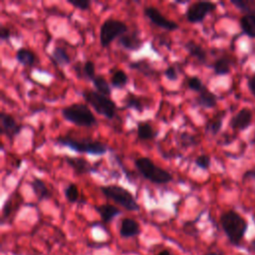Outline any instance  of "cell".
Wrapping results in <instances>:
<instances>
[{"mask_svg": "<svg viewBox=\"0 0 255 255\" xmlns=\"http://www.w3.org/2000/svg\"><path fill=\"white\" fill-rule=\"evenodd\" d=\"M219 221L229 242L233 245H239L247 231V221L234 210L223 212Z\"/></svg>", "mask_w": 255, "mask_h": 255, "instance_id": "6da1fadb", "label": "cell"}, {"mask_svg": "<svg viewBox=\"0 0 255 255\" xmlns=\"http://www.w3.org/2000/svg\"><path fill=\"white\" fill-rule=\"evenodd\" d=\"M55 142L77 152L93 155H103L110 149V147L102 141L92 138H75L69 135H60L55 139Z\"/></svg>", "mask_w": 255, "mask_h": 255, "instance_id": "7a4b0ae2", "label": "cell"}, {"mask_svg": "<svg viewBox=\"0 0 255 255\" xmlns=\"http://www.w3.org/2000/svg\"><path fill=\"white\" fill-rule=\"evenodd\" d=\"M134 165L143 178L154 184H166L173 179L170 172L157 166L149 157L142 156L136 158Z\"/></svg>", "mask_w": 255, "mask_h": 255, "instance_id": "3957f363", "label": "cell"}, {"mask_svg": "<svg viewBox=\"0 0 255 255\" xmlns=\"http://www.w3.org/2000/svg\"><path fill=\"white\" fill-rule=\"evenodd\" d=\"M81 95L87 104L97 112V114L107 118L108 120H113L115 118L118 107L110 97L104 96L97 91L89 89L83 90Z\"/></svg>", "mask_w": 255, "mask_h": 255, "instance_id": "277c9868", "label": "cell"}, {"mask_svg": "<svg viewBox=\"0 0 255 255\" xmlns=\"http://www.w3.org/2000/svg\"><path fill=\"white\" fill-rule=\"evenodd\" d=\"M63 118L78 127L90 128L97 125V119L86 104L74 103L62 109Z\"/></svg>", "mask_w": 255, "mask_h": 255, "instance_id": "5b68a950", "label": "cell"}, {"mask_svg": "<svg viewBox=\"0 0 255 255\" xmlns=\"http://www.w3.org/2000/svg\"><path fill=\"white\" fill-rule=\"evenodd\" d=\"M100 189L107 198L112 199L125 209L128 211H137L139 209V205L133 194L125 187L117 184H110L102 185L100 186Z\"/></svg>", "mask_w": 255, "mask_h": 255, "instance_id": "8992f818", "label": "cell"}, {"mask_svg": "<svg viewBox=\"0 0 255 255\" xmlns=\"http://www.w3.org/2000/svg\"><path fill=\"white\" fill-rule=\"evenodd\" d=\"M128 32V26L125 22L109 18L105 20L100 28V43L103 48L108 47L115 39L120 38Z\"/></svg>", "mask_w": 255, "mask_h": 255, "instance_id": "52a82bcc", "label": "cell"}, {"mask_svg": "<svg viewBox=\"0 0 255 255\" xmlns=\"http://www.w3.org/2000/svg\"><path fill=\"white\" fill-rule=\"evenodd\" d=\"M217 5L210 1H196L188 5L185 11L186 20L191 24L202 22L206 16L216 10Z\"/></svg>", "mask_w": 255, "mask_h": 255, "instance_id": "ba28073f", "label": "cell"}, {"mask_svg": "<svg viewBox=\"0 0 255 255\" xmlns=\"http://www.w3.org/2000/svg\"><path fill=\"white\" fill-rule=\"evenodd\" d=\"M144 15L149 19L151 23L156 25L159 28H162L167 31H174L179 28L178 24L175 21L165 18L162 13L153 6H147L143 10Z\"/></svg>", "mask_w": 255, "mask_h": 255, "instance_id": "9c48e42d", "label": "cell"}, {"mask_svg": "<svg viewBox=\"0 0 255 255\" xmlns=\"http://www.w3.org/2000/svg\"><path fill=\"white\" fill-rule=\"evenodd\" d=\"M0 125L1 134L6 135L10 140H13L23 128V126L19 125L11 115L5 112L0 113Z\"/></svg>", "mask_w": 255, "mask_h": 255, "instance_id": "30bf717a", "label": "cell"}, {"mask_svg": "<svg viewBox=\"0 0 255 255\" xmlns=\"http://www.w3.org/2000/svg\"><path fill=\"white\" fill-rule=\"evenodd\" d=\"M66 163L74 170L75 174L83 175L89 174L97 171V166L91 164L87 159L83 157H76V156H64Z\"/></svg>", "mask_w": 255, "mask_h": 255, "instance_id": "8fae6325", "label": "cell"}, {"mask_svg": "<svg viewBox=\"0 0 255 255\" xmlns=\"http://www.w3.org/2000/svg\"><path fill=\"white\" fill-rule=\"evenodd\" d=\"M252 123V112L248 108L241 109L229 122L231 128L235 130H244Z\"/></svg>", "mask_w": 255, "mask_h": 255, "instance_id": "7c38bea8", "label": "cell"}, {"mask_svg": "<svg viewBox=\"0 0 255 255\" xmlns=\"http://www.w3.org/2000/svg\"><path fill=\"white\" fill-rule=\"evenodd\" d=\"M119 45L128 51H137L143 45V41L140 39L137 32H127L119 38Z\"/></svg>", "mask_w": 255, "mask_h": 255, "instance_id": "4fadbf2b", "label": "cell"}, {"mask_svg": "<svg viewBox=\"0 0 255 255\" xmlns=\"http://www.w3.org/2000/svg\"><path fill=\"white\" fill-rule=\"evenodd\" d=\"M120 236L123 238L135 237L140 233V226L138 222L132 218H124L120 224Z\"/></svg>", "mask_w": 255, "mask_h": 255, "instance_id": "5bb4252c", "label": "cell"}, {"mask_svg": "<svg viewBox=\"0 0 255 255\" xmlns=\"http://www.w3.org/2000/svg\"><path fill=\"white\" fill-rule=\"evenodd\" d=\"M183 47L188 52V54L191 57L195 58L199 63H201V64H205L206 63L207 53L202 48V46H200L199 44H197L193 40H188L187 42L184 43Z\"/></svg>", "mask_w": 255, "mask_h": 255, "instance_id": "9a60e30c", "label": "cell"}, {"mask_svg": "<svg viewBox=\"0 0 255 255\" xmlns=\"http://www.w3.org/2000/svg\"><path fill=\"white\" fill-rule=\"evenodd\" d=\"M95 210L99 213V215L104 223L111 222L115 217H117L118 215L121 214V210L118 207H116L112 204H108V203L95 206Z\"/></svg>", "mask_w": 255, "mask_h": 255, "instance_id": "2e32d148", "label": "cell"}, {"mask_svg": "<svg viewBox=\"0 0 255 255\" xmlns=\"http://www.w3.org/2000/svg\"><path fill=\"white\" fill-rule=\"evenodd\" d=\"M30 185L32 187V190L34 194L36 195L38 201H42L45 199H48L51 197V192L48 189L46 183L39 177L34 176L32 181L30 182Z\"/></svg>", "mask_w": 255, "mask_h": 255, "instance_id": "e0dca14e", "label": "cell"}, {"mask_svg": "<svg viewBox=\"0 0 255 255\" xmlns=\"http://www.w3.org/2000/svg\"><path fill=\"white\" fill-rule=\"evenodd\" d=\"M15 59L17 60V62H19L20 64L27 66V67H32L37 62L36 54L33 51H31L30 49H27L24 47L19 48L16 51Z\"/></svg>", "mask_w": 255, "mask_h": 255, "instance_id": "ac0fdd59", "label": "cell"}, {"mask_svg": "<svg viewBox=\"0 0 255 255\" xmlns=\"http://www.w3.org/2000/svg\"><path fill=\"white\" fill-rule=\"evenodd\" d=\"M195 102L198 106L205 108V109H212L217 104V97L214 93L209 91L207 88L198 94L195 98Z\"/></svg>", "mask_w": 255, "mask_h": 255, "instance_id": "d6986e66", "label": "cell"}, {"mask_svg": "<svg viewBox=\"0 0 255 255\" xmlns=\"http://www.w3.org/2000/svg\"><path fill=\"white\" fill-rule=\"evenodd\" d=\"M240 28L245 35L255 38V13L244 14L240 18Z\"/></svg>", "mask_w": 255, "mask_h": 255, "instance_id": "ffe728a7", "label": "cell"}, {"mask_svg": "<svg viewBox=\"0 0 255 255\" xmlns=\"http://www.w3.org/2000/svg\"><path fill=\"white\" fill-rule=\"evenodd\" d=\"M136 133L141 140H151L156 137L157 130H155L147 122H139L136 126Z\"/></svg>", "mask_w": 255, "mask_h": 255, "instance_id": "44dd1931", "label": "cell"}, {"mask_svg": "<svg viewBox=\"0 0 255 255\" xmlns=\"http://www.w3.org/2000/svg\"><path fill=\"white\" fill-rule=\"evenodd\" d=\"M232 63H233V61L227 56H222V57L218 58L217 60H215V62L212 65L215 75L224 76V75L229 74L230 70H231Z\"/></svg>", "mask_w": 255, "mask_h": 255, "instance_id": "7402d4cb", "label": "cell"}, {"mask_svg": "<svg viewBox=\"0 0 255 255\" xmlns=\"http://www.w3.org/2000/svg\"><path fill=\"white\" fill-rule=\"evenodd\" d=\"M50 58L54 61V63H56L57 65H59L61 67L67 66L71 63L70 56H69L67 50L63 47H55L51 53Z\"/></svg>", "mask_w": 255, "mask_h": 255, "instance_id": "603a6c76", "label": "cell"}, {"mask_svg": "<svg viewBox=\"0 0 255 255\" xmlns=\"http://www.w3.org/2000/svg\"><path fill=\"white\" fill-rule=\"evenodd\" d=\"M94 88L96 91L104 96L109 97L112 94V86L111 84L106 80L105 77L101 75H97L95 79L92 81Z\"/></svg>", "mask_w": 255, "mask_h": 255, "instance_id": "cb8c5ba5", "label": "cell"}, {"mask_svg": "<svg viewBox=\"0 0 255 255\" xmlns=\"http://www.w3.org/2000/svg\"><path fill=\"white\" fill-rule=\"evenodd\" d=\"M223 117H224V113H220L216 115L214 118L210 119L205 125L206 132L212 135H216L221 130L222 124H223Z\"/></svg>", "mask_w": 255, "mask_h": 255, "instance_id": "d4e9b609", "label": "cell"}, {"mask_svg": "<svg viewBox=\"0 0 255 255\" xmlns=\"http://www.w3.org/2000/svg\"><path fill=\"white\" fill-rule=\"evenodd\" d=\"M128 83V77L123 70H117L113 73V76L111 78V86L114 88L122 89L125 86H127Z\"/></svg>", "mask_w": 255, "mask_h": 255, "instance_id": "484cf974", "label": "cell"}, {"mask_svg": "<svg viewBox=\"0 0 255 255\" xmlns=\"http://www.w3.org/2000/svg\"><path fill=\"white\" fill-rule=\"evenodd\" d=\"M130 69L136 70L142 74H144L145 76H151L153 73V69L152 67L149 65V63H147L145 60H140V61H135V62H130L128 64Z\"/></svg>", "mask_w": 255, "mask_h": 255, "instance_id": "4316f807", "label": "cell"}, {"mask_svg": "<svg viewBox=\"0 0 255 255\" xmlns=\"http://www.w3.org/2000/svg\"><path fill=\"white\" fill-rule=\"evenodd\" d=\"M124 104H125L126 108L135 110L138 113H140L143 110L142 103H141L140 99L132 94H128L126 96V98L124 100Z\"/></svg>", "mask_w": 255, "mask_h": 255, "instance_id": "83f0119b", "label": "cell"}, {"mask_svg": "<svg viewBox=\"0 0 255 255\" xmlns=\"http://www.w3.org/2000/svg\"><path fill=\"white\" fill-rule=\"evenodd\" d=\"M64 195H65L66 199L71 203H75V202L79 201L80 193H79L78 186L74 183H69L64 189Z\"/></svg>", "mask_w": 255, "mask_h": 255, "instance_id": "f1b7e54d", "label": "cell"}, {"mask_svg": "<svg viewBox=\"0 0 255 255\" xmlns=\"http://www.w3.org/2000/svg\"><path fill=\"white\" fill-rule=\"evenodd\" d=\"M186 84H187V87L189 90L193 91V92H196V93H201L203 92L205 89H206V86L202 83V81L196 77V76H191L189 78H187V81H186Z\"/></svg>", "mask_w": 255, "mask_h": 255, "instance_id": "f546056e", "label": "cell"}, {"mask_svg": "<svg viewBox=\"0 0 255 255\" xmlns=\"http://www.w3.org/2000/svg\"><path fill=\"white\" fill-rule=\"evenodd\" d=\"M83 76L85 80L88 81H93L95 79L96 75V67L94 62L88 60L83 64Z\"/></svg>", "mask_w": 255, "mask_h": 255, "instance_id": "4dcf8cb0", "label": "cell"}, {"mask_svg": "<svg viewBox=\"0 0 255 255\" xmlns=\"http://www.w3.org/2000/svg\"><path fill=\"white\" fill-rule=\"evenodd\" d=\"M179 142L181 143L182 146H190V145H196L198 143V140L195 135L183 132L179 135Z\"/></svg>", "mask_w": 255, "mask_h": 255, "instance_id": "1f68e13d", "label": "cell"}, {"mask_svg": "<svg viewBox=\"0 0 255 255\" xmlns=\"http://www.w3.org/2000/svg\"><path fill=\"white\" fill-rule=\"evenodd\" d=\"M194 163L196 164V166H198L199 168L201 169H208L210 167V163H211V160H210V156L207 155V154H200L198 155L195 160H194Z\"/></svg>", "mask_w": 255, "mask_h": 255, "instance_id": "d6a6232c", "label": "cell"}, {"mask_svg": "<svg viewBox=\"0 0 255 255\" xmlns=\"http://www.w3.org/2000/svg\"><path fill=\"white\" fill-rule=\"evenodd\" d=\"M231 3L238 8L239 10H241L242 12H244L245 14H249V13H255V11H253L251 9L250 6V2L245 1V0H231Z\"/></svg>", "mask_w": 255, "mask_h": 255, "instance_id": "836d02e7", "label": "cell"}, {"mask_svg": "<svg viewBox=\"0 0 255 255\" xmlns=\"http://www.w3.org/2000/svg\"><path fill=\"white\" fill-rule=\"evenodd\" d=\"M68 3L80 10H88L91 7L92 2L90 0H68Z\"/></svg>", "mask_w": 255, "mask_h": 255, "instance_id": "e575fe53", "label": "cell"}, {"mask_svg": "<svg viewBox=\"0 0 255 255\" xmlns=\"http://www.w3.org/2000/svg\"><path fill=\"white\" fill-rule=\"evenodd\" d=\"M165 78L169 81H176L178 79V73L177 70L175 69V67L173 66H168L164 72H163Z\"/></svg>", "mask_w": 255, "mask_h": 255, "instance_id": "d590c367", "label": "cell"}, {"mask_svg": "<svg viewBox=\"0 0 255 255\" xmlns=\"http://www.w3.org/2000/svg\"><path fill=\"white\" fill-rule=\"evenodd\" d=\"M11 37V32L8 27L1 25L0 26V39L2 41H9Z\"/></svg>", "mask_w": 255, "mask_h": 255, "instance_id": "8d00e7d4", "label": "cell"}, {"mask_svg": "<svg viewBox=\"0 0 255 255\" xmlns=\"http://www.w3.org/2000/svg\"><path fill=\"white\" fill-rule=\"evenodd\" d=\"M73 70H74V72L76 73V75H77V77L79 79H84V76H83V64H82V62H76L73 65Z\"/></svg>", "mask_w": 255, "mask_h": 255, "instance_id": "74e56055", "label": "cell"}, {"mask_svg": "<svg viewBox=\"0 0 255 255\" xmlns=\"http://www.w3.org/2000/svg\"><path fill=\"white\" fill-rule=\"evenodd\" d=\"M247 86H248V88H249L250 93H251V94L254 96V98H255V74L252 75V76L249 78V80H248V82H247Z\"/></svg>", "mask_w": 255, "mask_h": 255, "instance_id": "f35d334b", "label": "cell"}, {"mask_svg": "<svg viewBox=\"0 0 255 255\" xmlns=\"http://www.w3.org/2000/svg\"><path fill=\"white\" fill-rule=\"evenodd\" d=\"M244 180L245 179H248V178H255V169H250L248 171H246L244 174H243V177H242Z\"/></svg>", "mask_w": 255, "mask_h": 255, "instance_id": "ab89813d", "label": "cell"}, {"mask_svg": "<svg viewBox=\"0 0 255 255\" xmlns=\"http://www.w3.org/2000/svg\"><path fill=\"white\" fill-rule=\"evenodd\" d=\"M156 255H173L168 249H163L161 251H159Z\"/></svg>", "mask_w": 255, "mask_h": 255, "instance_id": "60d3db41", "label": "cell"}, {"mask_svg": "<svg viewBox=\"0 0 255 255\" xmlns=\"http://www.w3.org/2000/svg\"><path fill=\"white\" fill-rule=\"evenodd\" d=\"M204 255H223L221 252H216V251H209L206 252Z\"/></svg>", "mask_w": 255, "mask_h": 255, "instance_id": "b9f144b4", "label": "cell"}, {"mask_svg": "<svg viewBox=\"0 0 255 255\" xmlns=\"http://www.w3.org/2000/svg\"><path fill=\"white\" fill-rule=\"evenodd\" d=\"M251 248H252V250L255 252V239H253V240L251 241Z\"/></svg>", "mask_w": 255, "mask_h": 255, "instance_id": "7bdbcfd3", "label": "cell"}, {"mask_svg": "<svg viewBox=\"0 0 255 255\" xmlns=\"http://www.w3.org/2000/svg\"><path fill=\"white\" fill-rule=\"evenodd\" d=\"M175 3H177V4H186V3H188V1H179V0H176Z\"/></svg>", "mask_w": 255, "mask_h": 255, "instance_id": "ee69618b", "label": "cell"}]
</instances>
